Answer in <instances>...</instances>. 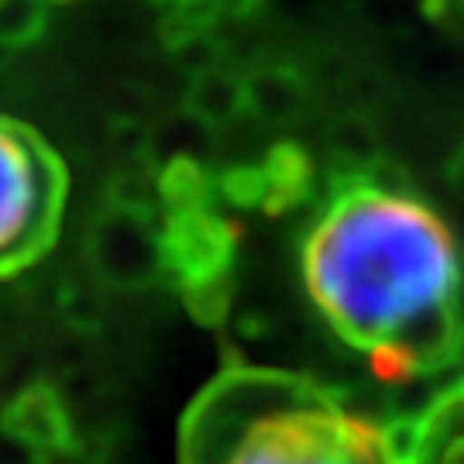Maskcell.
Masks as SVG:
<instances>
[{
    "mask_svg": "<svg viewBox=\"0 0 464 464\" xmlns=\"http://www.w3.org/2000/svg\"><path fill=\"white\" fill-rule=\"evenodd\" d=\"M303 282L341 341L382 382L437 375L464 348L461 255L440 214L413 193L354 183L316 217Z\"/></svg>",
    "mask_w": 464,
    "mask_h": 464,
    "instance_id": "cell-1",
    "label": "cell"
},
{
    "mask_svg": "<svg viewBox=\"0 0 464 464\" xmlns=\"http://www.w3.org/2000/svg\"><path fill=\"white\" fill-rule=\"evenodd\" d=\"M179 464H392L385 427L279 368H224L186 410Z\"/></svg>",
    "mask_w": 464,
    "mask_h": 464,
    "instance_id": "cell-2",
    "label": "cell"
},
{
    "mask_svg": "<svg viewBox=\"0 0 464 464\" xmlns=\"http://www.w3.org/2000/svg\"><path fill=\"white\" fill-rule=\"evenodd\" d=\"M66 203L55 151L24 124L0 117V276H14L52 248Z\"/></svg>",
    "mask_w": 464,
    "mask_h": 464,
    "instance_id": "cell-3",
    "label": "cell"
},
{
    "mask_svg": "<svg viewBox=\"0 0 464 464\" xmlns=\"http://www.w3.org/2000/svg\"><path fill=\"white\" fill-rule=\"evenodd\" d=\"M392 464H464V382L385 427Z\"/></svg>",
    "mask_w": 464,
    "mask_h": 464,
    "instance_id": "cell-4",
    "label": "cell"
},
{
    "mask_svg": "<svg viewBox=\"0 0 464 464\" xmlns=\"http://www.w3.org/2000/svg\"><path fill=\"white\" fill-rule=\"evenodd\" d=\"M4 433H11L24 448H32L42 461L72 454L80 448L63 396L45 382L28 385L24 392L11 399V406L4 410Z\"/></svg>",
    "mask_w": 464,
    "mask_h": 464,
    "instance_id": "cell-5",
    "label": "cell"
},
{
    "mask_svg": "<svg viewBox=\"0 0 464 464\" xmlns=\"http://www.w3.org/2000/svg\"><path fill=\"white\" fill-rule=\"evenodd\" d=\"M0 464H42V458L32 448H24L11 433L0 437Z\"/></svg>",
    "mask_w": 464,
    "mask_h": 464,
    "instance_id": "cell-6",
    "label": "cell"
}]
</instances>
